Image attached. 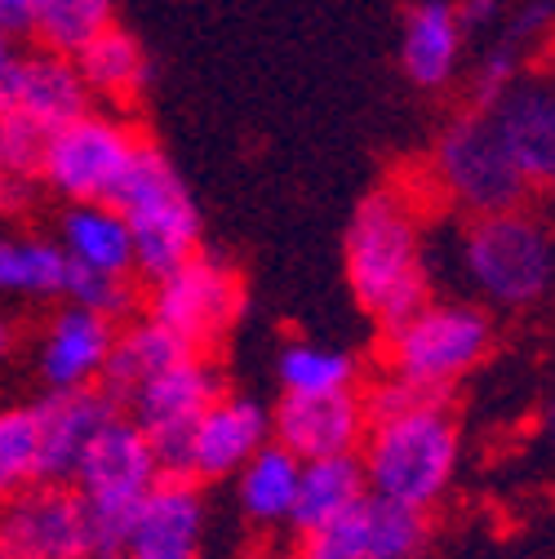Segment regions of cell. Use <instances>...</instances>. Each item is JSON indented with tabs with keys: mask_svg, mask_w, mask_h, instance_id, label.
I'll return each mask as SVG.
<instances>
[{
	"mask_svg": "<svg viewBox=\"0 0 555 559\" xmlns=\"http://www.w3.org/2000/svg\"><path fill=\"white\" fill-rule=\"evenodd\" d=\"M271 436V413L253 400L223 395L210 413L200 417L196 440H191V475L196 479H219L240 471Z\"/></svg>",
	"mask_w": 555,
	"mask_h": 559,
	"instance_id": "obj_21",
	"label": "cell"
},
{
	"mask_svg": "<svg viewBox=\"0 0 555 559\" xmlns=\"http://www.w3.org/2000/svg\"><path fill=\"white\" fill-rule=\"evenodd\" d=\"M200 546V488L182 475H161L133 515L129 559H196Z\"/></svg>",
	"mask_w": 555,
	"mask_h": 559,
	"instance_id": "obj_18",
	"label": "cell"
},
{
	"mask_svg": "<svg viewBox=\"0 0 555 559\" xmlns=\"http://www.w3.org/2000/svg\"><path fill=\"white\" fill-rule=\"evenodd\" d=\"M143 133L107 111H85L54 129L40 147V187H49L67 204H107L129 174Z\"/></svg>",
	"mask_w": 555,
	"mask_h": 559,
	"instance_id": "obj_7",
	"label": "cell"
},
{
	"mask_svg": "<svg viewBox=\"0 0 555 559\" xmlns=\"http://www.w3.org/2000/svg\"><path fill=\"white\" fill-rule=\"evenodd\" d=\"M120 0H36V19H32V40L76 53L90 36L116 23Z\"/></svg>",
	"mask_w": 555,
	"mask_h": 559,
	"instance_id": "obj_28",
	"label": "cell"
},
{
	"mask_svg": "<svg viewBox=\"0 0 555 559\" xmlns=\"http://www.w3.org/2000/svg\"><path fill=\"white\" fill-rule=\"evenodd\" d=\"M10 58H14V36L0 27V72H5V62H10Z\"/></svg>",
	"mask_w": 555,
	"mask_h": 559,
	"instance_id": "obj_38",
	"label": "cell"
},
{
	"mask_svg": "<svg viewBox=\"0 0 555 559\" xmlns=\"http://www.w3.org/2000/svg\"><path fill=\"white\" fill-rule=\"evenodd\" d=\"M62 298L72 302V307L94 311V316H107L111 324L143 316V285H138V275H107V271H81V266H72Z\"/></svg>",
	"mask_w": 555,
	"mask_h": 559,
	"instance_id": "obj_30",
	"label": "cell"
},
{
	"mask_svg": "<svg viewBox=\"0 0 555 559\" xmlns=\"http://www.w3.org/2000/svg\"><path fill=\"white\" fill-rule=\"evenodd\" d=\"M245 559H271V555H262V550H253V555H245Z\"/></svg>",
	"mask_w": 555,
	"mask_h": 559,
	"instance_id": "obj_40",
	"label": "cell"
},
{
	"mask_svg": "<svg viewBox=\"0 0 555 559\" xmlns=\"http://www.w3.org/2000/svg\"><path fill=\"white\" fill-rule=\"evenodd\" d=\"M58 245H62L67 262L81 271L138 275L133 231L120 218L116 204H67L58 218Z\"/></svg>",
	"mask_w": 555,
	"mask_h": 559,
	"instance_id": "obj_22",
	"label": "cell"
},
{
	"mask_svg": "<svg viewBox=\"0 0 555 559\" xmlns=\"http://www.w3.org/2000/svg\"><path fill=\"white\" fill-rule=\"evenodd\" d=\"M219 400H223V373L214 369L210 356L196 352L182 365H174L161 378H152L143 391L125 404L129 417L152 440L161 475L196 479L191 475V440H196L200 417L210 413Z\"/></svg>",
	"mask_w": 555,
	"mask_h": 559,
	"instance_id": "obj_8",
	"label": "cell"
},
{
	"mask_svg": "<svg viewBox=\"0 0 555 559\" xmlns=\"http://www.w3.org/2000/svg\"><path fill=\"white\" fill-rule=\"evenodd\" d=\"M507 5H511V0H458V14L467 23V32H475V27L498 23L507 14Z\"/></svg>",
	"mask_w": 555,
	"mask_h": 559,
	"instance_id": "obj_34",
	"label": "cell"
},
{
	"mask_svg": "<svg viewBox=\"0 0 555 559\" xmlns=\"http://www.w3.org/2000/svg\"><path fill=\"white\" fill-rule=\"evenodd\" d=\"M67 262L62 245L49 236H5L0 231V298H62L67 294Z\"/></svg>",
	"mask_w": 555,
	"mask_h": 559,
	"instance_id": "obj_25",
	"label": "cell"
},
{
	"mask_svg": "<svg viewBox=\"0 0 555 559\" xmlns=\"http://www.w3.org/2000/svg\"><path fill=\"white\" fill-rule=\"evenodd\" d=\"M107 204L120 209V218L133 231L138 280L143 285L178 271L187 258L200 253V231H204L200 204L182 182V174L174 169V160L156 143H147V138Z\"/></svg>",
	"mask_w": 555,
	"mask_h": 559,
	"instance_id": "obj_4",
	"label": "cell"
},
{
	"mask_svg": "<svg viewBox=\"0 0 555 559\" xmlns=\"http://www.w3.org/2000/svg\"><path fill=\"white\" fill-rule=\"evenodd\" d=\"M116 346V324L85 307H58L40 333V378L49 391L98 386Z\"/></svg>",
	"mask_w": 555,
	"mask_h": 559,
	"instance_id": "obj_16",
	"label": "cell"
},
{
	"mask_svg": "<svg viewBox=\"0 0 555 559\" xmlns=\"http://www.w3.org/2000/svg\"><path fill=\"white\" fill-rule=\"evenodd\" d=\"M285 395H329V391H356L361 365L356 356L338 352L324 342H285L275 360Z\"/></svg>",
	"mask_w": 555,
	"mask_h": 559,
	"instance_id": "obj_26",
	"label": "cell"
},
{
	"mask_svg": "<svg viewBox=\"0 0 555 559\" xmlns=\"http://www.w3.org/2000/svg\"><path fill=\"white\" fill-rule=\"evenodd\" d=\"M494 352V316L480 302H423L382 329V369L413 386L449 395Z\"/></svg>",
	"mask_w": 555,
	"mask_h": 559,
	"instance_id": "obj_5",
	"label": "cell"
},
{
	"mask_svg": "<svg viewBox=\"0 0 555 559\" xmlns=\"http://www.w3.org/2000/svg\"><path fill=\"white\" fill-rule=\"evenodd\" d=\"M14 352V324L5 320V316H0V360H5Z\"/></svg>",
	"mask_w": 555,
	"mask_h": 559,
	"instance_id": "obj_37",
	"label": "cell"
},
{
	"mask_svg": "<svg viewBox=\"0 0 555 559\" xmlns=\"http://www.w3.org/2000/svg\"><path fill=\"white\" fill-rule=\"evenodd\" d=\"M369 431V413L361 391H329V395H285L271 413V436L298 462L361 453Z\"/></svg>",
	"mask_w": 555,
	"mask_h": 559,
	"instance_id": "obj_13",
	"label": "cell"
},
{
	"mask_svg": "<svg viewBox=\"0 0 555 559\" xmlns=\"http://www.w3.org/2000/svg\"><path fill=\"white\" fill-rule=\"evenodd\" d=\"M111 559H129V555H111Z\"/></svg>",
	"mask_w": 555,
	"mask_h": 559,
	"instance_id": "obj_41",
	"label": "cell"
},
{
	"mask_svg": "<svg viewBox=\"0 0 555 559\" xmlns=\"http://www.w3.org/2000/svg\"><path fill=\"white\" fill-rule=\"evenodd\" d=\"M467 23L453 0H418L400 27V67L418 90H445L458 81Z\"/></svg>",
	"mask_w": 555,
	"mask_h": 559,
	"instance_id": "obj_19",
	"label": "cell"
},
{
	"mask_svg": "<svg viewBox=\"0 0 555 559\" xmlns=\"http://www.w3.org/2000/svg\"><path fill=\"white\" fill-rule=\"evenodd\" d=\"M32 19H36V0H0V27L14 40L32 36Z\"/></svg>",
	"mask_w": 555,
	"mask_h": 559,
	"instance_id": "obj_35",
	"label": "cell"
},
{
	"mask_svg": "<svg viewBox=\"0 0 555 559\" xmlns=\"http://www.w3.org/2000/svg\"><path fill=\"white\" fill-rule=\"evenodd\" d=\"M161 479L152 440L133 417H111L90 444V453L76 466L72 488L85 502H116V507H138L147 498V488Z\"/></svg>",
	"mask_w": 555,
	"mask_h": 559,
	"instance_id": "obj_14",
	"label": "cell"
},
{
	"mask_svg": "<svg viewBox=\"0 0 555 559\" xmlns=\"http://www.w3.org/2000/svg\"><path fill=\"white\" fill-rule=\"evenodd\" d=\"M432 520L387 498L365 493L352 511L303 533L298 559H427Z\"/></svg>",
	"mask_w": 555,
	"mask_h": 559,
	"instance_id": "obj_11",
	"label": "cell"
},
{
	"mask_svg": "<svg viewBox=\"0 0 555 559\" xmlns=\"http://www.w3.org/2000/svg\"><path fill=\"white\" fill-rule=\"evenodd\" d=\"M240 311H245V280L210 253L187 258L178 271L152 280L143 294V316L187 337L196 352H210L240 320Z\"/></svg>",
	"mask_w": 555,
	"mask_h": 559,
	"instance_id": "obj_9",
	"label": "cell"
},
{
	"mask_svg": "<svg viewBox=\"0 0 555 559\" xmlns=\"http://www.w3.org/2000/svg\"><path fill=\"white\" fill-rule=\"evenodd\" d=\"M40 479V423L36 404L0 408V498Z\"/></svg>",
	"mask_w": 555,
	"mask_h": 559,
	"instance_id": "obj_29",
	"label": "cell"
},
{
	"mask_svg": "<svg viewBox=\"0 0 555 559\" xmlns=\"http://www.w3.org/2000/svg\"><path fill=\"white\" fill-rule=\"evenodd\" d=\"M90 107L94 98L76 72V58L62 49L49 45L14 49L5 72H0V120L36 138H49L54 129L85 116Z\"/></svg>",
	"mask_w": 555,
	"mask_h": 559,
	"instance_id": "obj_10",
	"label": "cell"
},
{
	"mask_svg": "<svg viewBox=\"0 0 555 559\" xmlns=\"http://www.w3.org/2000/svg\"><path fill=\"white\" fill-rule=\"evenodd\" d=\"M458 457H462V427L449 400H427L374 417L361 444L369 493L413 511H432L449 493Z\"/></svg>",
	"mask_w": 555,
	"mask_h": 559,
	"instance_id": "obj_2",
	"label": "cell"
},
{
	"mask_svg": "<svg viewBox=\"0 0 555 559\" xmlns=\"http://www.w3.org/2000/svg\"><path fill=\"white\" fill-rule=\"evenodd\" d=\"M555 36V0H511L503 14V36L511 49L529 53Z\"/></svg>",
	"mask_w": 555,
	"mask_h": 559,
	"instance_id": "obj_32",
	"label": "cell"
},
{
	"mask_svg": "<svg viewBox=\"0 0 555 559\" xmlns=\"http://www.w3.org/2000/svg\"><path fill=\"white\" fill-rule=\"evenodd\" d=\"M187 356H196V346L187 337H178L174 329H165L152 316H133L125 329H116V346L107 356V369H103L98 386L125 408L152 378L182 365Z\"/></svg>",
	"mask_w": 555,
	"mask_h": 559,
	"instance_id": "obj_20",
	"label": "cell"
},
{
	"mask_svg": "<svg viewBox=\"0 0 555 559\" xmlns=\"http://www.w3.org/2000/svg\"><path fill=\"white\" fill-rule=\"evenodd\" d=\"M520 81H524V53L511 49L507 40H498V45H489L480 53L475 72L467 76V98H471L475 111H494Z\"/></svg>",
	"mask_w": 555,
	"mask_h": 559,
	"instance_id": "obj_31",
	"label": "cell"
},
{
	"mask_svg": "<svg viewBox=\"0 0 555 559\" xmlns=\"http://www.w3.org/2000/svg\"><path fill=\"white\" fill-rule=\"evenodd\" d=\"M342 266L352 298L382 329L432 302V271L423 240V200L404 182L374 187L342 236Z\"/></svg>",
	"mask_w": 555,
	"mask_h": 559,
	"instance_id": "obj_1",
	"label": "cell"
},
{
	"mask_svg": "<svg viewBox=\"0 0 555 559\" xmlns=\"http://www.w3.org/2000/svg\"><path fill=\"white\" fill-rule=\"evenodd\" d=\"M542 191H546V200H551V214H555V182H546Z\"/></svg>",
	"mask_w": 555,
	"mask_h": 559,
	"instance_id": "obj_39",
	"label": "cell"
},
{
	"mask_svg": "<svg viewBox=\"0 0 555 559\" xmlns=\"http://www.w3.org/2000/svg\"><path fill=\"white\" fill-rule=\"evenodd\" d=\"M32 191H36V182L10 174V165H5V147H0V214H19V209L32 200Z\"/></svg>",
	"mask_w": 555,
	"mask_h": 559,
	"instance_id": "obj_33",
	"label": "cell"
},
{
	"mask_svg": "<svg viewBox=\"0 0 555 559\" xmlns=\"http://www.w3.org/2000/svg\"><path fill=\"white\" fill-rule=\"evenodd\" d=\"M0 559H90L76 488L36 479L0 498Z\"/></svg>",
	"mask_w": 555,
	"mask_h": 559,
	"instance_id": "obj_12",
	"label": "cell"
},
{
	"mask_svg": "<svg viewBox=\"0 0 555 559\" xmlns=\"http://www.w3.org/2000/svg\"><path fill=\"white\" fill-rule=\"evenodd\" d=\"M432 187L467 218L507 214V209H520L533 191L520 165L511 160L494 116L475 107L440 129L432 147Z\"/></svg>",
	"mask_w": 555,
	"mask_h": 559,
	"instance_id": "obj_6",
	"label": "cell"
},
{
	"mask_svg": "<svg viewBox=\"0 0 555 559\" xmlns=\"http://www.w3.org/2000/svg\"><path fill=\"white\" fill-rule=\"evenodd\" d=\"M298 471L303 462L281 449V444H262L240 475V502L253 520L271 524V520H290L294 511V493H298Z\"/></svg>",
	"mask_w": 555,
	"mask_h": 559,
	"instance_id": "obj_27",
	"label": "cell"
},
{
	"mask_svg": "<svg viewBox=\"0 0 555 559\" xmlns=\"http://www.w3.org/2000/svg\"><path fill=\"white\" fill-rule=\"evenodd\" d=\"M542 440H546V449L555 453V395H551V404L542 408Z\"/></svg>",
	"mask_w": 555,
	"mask_h": 559,
	"instance_id": "obj_36",
	"label": "cell"
},
{
	"mask_svg": "<svg viewBox=\"0 0 555 559\" xmlns=\"http://www.w3.org/2000/svg\"><path fill=\"white\" fill-rule=\"evenodd\" d=\"M365 493H369V484H365L361 453H342V457L303 462L290 524H294L298 533H311V528H320V524L338 520L342 511H352Z\"/></svg>",
	"mask_w": 555,
	"mask_h": 559,
	"instance_id": "obj_24",
	"label": "cell"
},
{
	"mask_svg": "<svg viewBox=\"0 0 555 559\" xmlns=\"http://www.w3.org/2000/svg\"><path fill=\"white\" fill-rule=\"evenodd\" d=\"M76 72L90 90V98H107V103H133L147 90V49L138 45V36H129L125 27H103L98 36H90L76 53Z\"/></svg>",
	"mask_w": 555,
	"mask_h": 559,
	"instance_id": "obj_23",
	"label": "cell"
},
{
	"mask_svg": "<svg viewBox=\"0 0 555 559\" xmlns=\"http://www.w3.org/2000/svg\"><path fill=\"white\" fill-rule=\"evenodd\" d=\"M458 266L475 289L480 307L524 311L555 285V240L551 227L529 209L467 218L458 236Z\"/></svg>",
	"mask_w": 555,
	"mask_h": 559,
	"instance_id": "obj_3",
	"label": "cell"
},
{
	"mask_svg": "<svg viewBox=\"0 0 555 559\" xmlns=\"http://www.w3.org/2000/svg\"><path fill=\"white\" fill-rule=\"evenodd\" d=\"M125 408L103 386H76V391H49L36 404L40 423V479L72 484L81 457L98 440V431L120 417Z\"/></svg>",
	"mask_w": 555,
	"mask_h": 559,
	"instance_id": "obj_15",
	"label": "cell"
},
{
	"mask_svg": "<svg viewBox=\"0 0 555 559\" xmlns=\"http://www.w3.org/2000/svg\"><path fill=\"white\" fill-rule=\"evenodd\" d=\"M489 116L529 187L555 182V72L524 76Z\"/></svg>",
	"mask_w": 555,
	"mask_h": 559,
	"instance_id": "obj_17",
	"label": "cell"
}]
</instances>
